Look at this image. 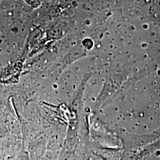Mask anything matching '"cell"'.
<instances>
[{
  "label": "cell",
  "mask_w": 160,
  "mask_h": 160,
  "mask_svg": "<svg viewBox=\"0 0 160 160\" xmlns=\"http://www.w3.org/2000/svg\"><path fill=\"white\" fill-rule=\"evenodd\" d=\"M25 1L33 8H37L40 5V0H25Z\"/></svg>",
  "instance_id": "1"
}]
</instances>
